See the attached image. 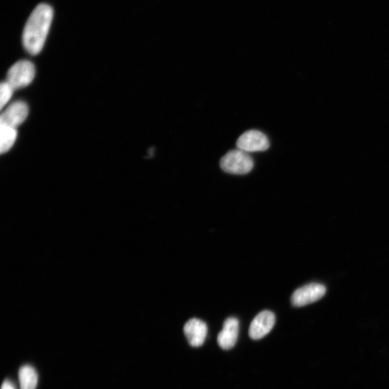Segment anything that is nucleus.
Here are the masks:
<instances>
[{
	"mask_svg": "<svg viewBox=\"0 0 389 389\" xmlns=\"http://www.w3.org/2000/svg\"><path fill=\"white\" fill-rule=\"evenodd\" d=\"M53 18V8L47 4L39 5L30 14L23 32V44L29 54L37 55L42 51Z\"/></svg>",
	"mask_w": 389,
	"mask_h": 389,
	"instance_id": "1",
	"label": "nucleus"
},
{
	"mask_svg": "<svg viewBox=\"0 0 389 389\" xmlns=\"http://www.w3.org/2000/svg\"><path fill=\"white\" fill-rule=\"evenodd\" d=\"M221 168L233 174H246L254 167L253 158L249 153L241 150L228 152L220 161Z\"/></svg>",
	"mask_w": 389,
	"mask_h": 389,
	"instance_id": "2",
	"label": "nucleus"
},
{
	"mask_svg": "<svg viewBox=\"0 0 389 389\" xmlns=\"http://www.w3.org/2000/svg\"><path fill=\"white\" fill-rule=\"evenodd\" d=\"M35 76L34 64L28 60H22L16 63L9 69L7 82L14 90L20 89L29 85Z\"/></svg>",
	"mask_w": 389,
	"mask_h": 389,
	"instance_id": "3",
	"label": "nucleus"
},
{
	"mask_svg": "<svg viewBox=\"0 0 389 389\" xmlns=\"http://www.w3.org/2000/svg\"><path fill=\"white\" fill-rule=\"evenodd\" d=\"M239 150L247 153L264 152L270 148V140L263 132L250 130L242 133L237 140Z\"/></svg>",
	"mask_w": 389,
	"mask_h": 389,
	"instance_id": "4",
	"label": "nucleus"
},
{
	"mask_svg": "<svg viewBox=\"0 0 389 389\" xmlns=\"http://www.w3.org/2000/svg\"><path fill=\"white\" fill-rule=\"evenodd\" d=\"M327 292L326 287L320 284H310L294 292L292 297L294 306L302 307L313 304L324 297Z\"/></svg>",
	"mask_w": 389,
	"mask_h": 389,
	"instance_id": "5",
	"label": "nucleus"
},
{
	"mask_svg": "<svg viewBox=\"0 0 389 389\" xmlns=\"http://www.w3.org/2000/svg\"><path fill=\"white\" fill-rule=\"evenodd\" d=\"M28 112V106L25 102H15L0 116V125L17 128L25 121Z\"/></svg>",
	"mask_w": 389,
	"mask_h": 389,
	"instance_id": "6",
	"label": "nucleus"
},
{
	"mask_svg": "<svg viewBox=\"0 0 389 389\" xmlns=\"http://www.w3.org/2000/svg\"><path fill=\"white\" fill-rule=\"evenodd\" d=\"M275 324V316L270 311H263L253 321L249 330L252 339L258 340L263 338L273 330Z\"/></svg>",
	"mask_w": 389,
	"mask_h": 389,
	"instance_id": "7",
	"label": "nucleus"
},
{
	"mask_svg": "<svg viewBox=\"0 0 389 389\" xmlns=\"http://www.w3.org/2000/svg\"><path fill=\"white\" fill-rule=\"evenodd\" d=\"M184 333L190 345L198 347L203 345L206 339L208 328L204 322L195 318L185 325Z\"/></svg>",
	"mask_w": 389,
	"mask_h": 389,
	"instance_id": "8",
	"label": "nucleus"
},
{
	"mask_svg": "<svg viewBox=\"0 0 389 389\" xmlns=\"http://www.w3.org/2000/svg\"><path fill=\"white\" fill-rule=\"evenodd\" d=\"M239 330V323L237 318H228L218 335L219 345L224 349H232L237 343Z\"/></svg>",
	"mask_w": 389,
	"mask_h": 389,
	"instance_id": "9",
	"label": "nucleus"
},
{
	"mask_svg": "<svg viewBox=\"0 0 389 389\" xmlns=\"http://www.w3.org/2000/svg\"><path fill=\"white\" fill-rule=\"evenodd\" d=\"M0 152L5 154L8 152L13 146L18 136L16 128H13L4 125H0Z\"/></svg>",
	"mask_w": 389,
	"mask_h": 389,
	"instance_id": "10",
	"label": "nucleus"
},
{
	"mask_svg": "<svg viewBox=\"0 0 389 389\" xmlns=\"http://www.w3.org/2000/svg\"><path fill=\"white\" fill-rule=\"evenodd\" d=\"M20 389H35L38 383L37 371L30 366H23L19 371Z\"/></svg>",
	"mask_w": 389,
	"mask_h": 389,
	"instance_id": "11",
	"label": "nucleus"
},
{
	"mask_svg": "<svg viewBox=\"0 0 389 389\" xmlns=\"http://www.w3.org/2000/svg\"><path fill=\"white\" fill-rule=\"evenodd\" d=\"M14 88L7 82H4L0 87V92H1V99H0V107L4 109L6 104L11 100Z\"/></svg>",
	"mask_w": 389,
	"mask_h": 389,
	"instance_id": "12",
	"label": "nucleus"
},
{
	"mask_svg": "<svg viewBox=\"0 0 389 389\" xmlns=\"http://www.w3.org/2000/svg\"><path fill=\"white\" fill-rule=\"evenodd\" d=\"M1 389H16V388H15L13 384L11 381H6L4 383Z\"/></svg>",
	"mask_w": 389,
	"mask_h": 389,
	"instance_id": "13",
	"label": "nucleus"
}]
</instances>
